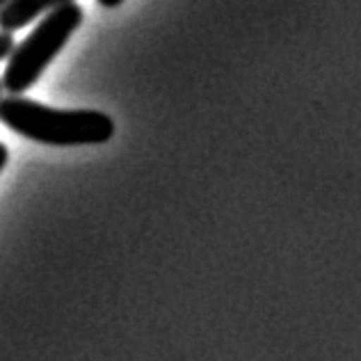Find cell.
Here are the masks:
<instances>
[{
  "instance_id": "cell-7",
  "label": "cell",
  "mask_w": 361,
  "mask_h": 361,
  "mask_svg": "<svg viewBox=\"0 0 361 361\" xmlns=\"http://www.w3.org/2000/svg\"><path fill=\"white\" fill-rule=\"evenodd\" d=\"M7 3H9V0H0V9H3V7H5Z\"/></svg>"
},
{
  "instance_id": "cell-4",
  "label": "cell",
  "mask_w": 361,
  "mask_h": 361,
  "mask_svg": "<svg viewBox=\"0 0 361 361\" xmlns=\"http://www.w3.org/2000/svg\"><path fill=\"white\" fill-rule=\"evenodd\" d=\"M12 49H14V37L9 35V32H3V30H0V60L9 58V53H12Z\"/></svg>"
},
{
  "instance_id": "cell-5",
  "label": "cell",
  "mask_w": 361,
  "mask_h": 361,
  "mask_svg": "<svg viewBox=\"0 0 361 361\" xmlns=\"http://www.w3.org/2000/svg\"><path fill=\"white\" fill-rule=\"evenodd\" d=\"M7 160H9V151H7V147L3 145V142H0V172L5 169Z\"/></svg>"
},
{
  "instance_id": "cell-3",
  "label": "cell",
  "mask_w": 361,
  "mask_h": 361,
  "mask_svg": "<svg viewBox=\"0 0 361 361\" xmlns=\"http://www.w3.org/2000/svg\"><path fill=\"white\" fill-rule=\"evenodd\" d=\"M66 3H73V0H9L0 9V30L12 35L37 21L42 14L53 12V9H58Z\"/></svg>"
},
{
  "instance_id": "cell-2",
  "label": "cell",
  "mask_w": 361,
  "mask_h": 361,
  "mask_svg": "<svg viewBox=\"0 0 361 361\" xmlns=\"http://www.w3.org/2000/svg\"><path fill=\"white\" fill-rule=\"evenodd\" d=\"M82 18L85 12L75 0L46 14L35 30L9 53L5 73L0 78L3 90H7L12 97H21L23 92L30 90L55 55L71 39V35L82 25Z\"/></svg>"
},
{
  "instance_id": "cell-8",
  "label": "cell",
  "mask_w": 361,
  "mask_h": 361,
  "mask_svg": "<svg viewBox=\"0 0 361 361\" xmlns=\"http://www.w3.org/2000/svg\"><path fill=\"white\" fill-rule=\"evenodd\" d=\"M0 94H3V80H0Z\"/></svg>"
},
{
  "instance_id": "cell-1",
  "label": "cell",
  "mask_w": 361,
  "mask_h": 361,
  "mask_svg": "<svg viewBox=\"0 0 361 361\" xmlns=\"http://www.w3.org/2000/svg\"><path fill=\"white\" fill-rule=\"evenodd\" d=\"M0 123L16 135L51 147L103 145L115 135V121L99 110H55L25 97L0 99Z\"/></svg>"
},
{
  "instance_id": "cell-6",
  "label": "cell",
  "mask_w": 361,
  "mask_h": 361,
  "mask_svg": "<svg viewBox=\"0 0 361 361\" xmlns=\"http://www.w3.org/2000/svg\"><path fill=\"white\" fill-rule=\"evenodd\" d=\"M121 3H123V0H99V5H103V7H117Z\"/></svg>"
}]
</instances>
